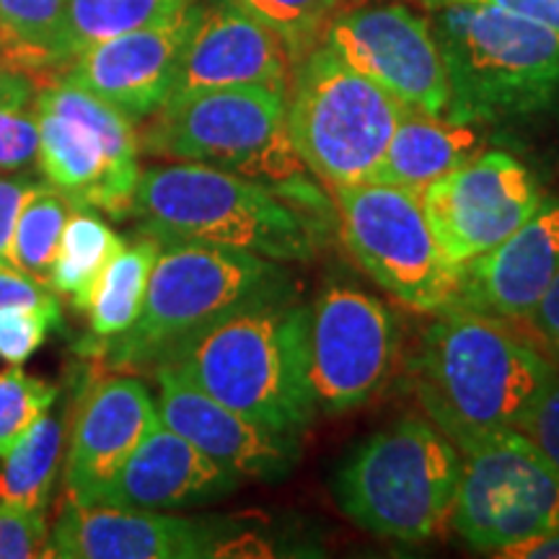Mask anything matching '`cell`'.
Returning <instances> with one entry per match:
<instances>
[{"mask_svg": "<svg viewBox=\"0 0 559 559\" xmlns=\"http://www.w3.org/2000/svg\"><path fill=\"white\" fill-rule=\"evenodd\" d=\"M66 0H0V62L41 83L62 68Z\"/></svg>", "mask_w": 559, "mask_h": 559, "instance_id": "24", "label": "cell"}, {"mask_svg": "<svg viewBox=\"0 0 559 559\" xmlns=\"http://www.w3.org/2000/svg\"><path fill=\"white\" fill-rule=\"evenodd\" d=\"M66 423L50 409L3 456L0 502L26 510H47L60 464L66 459Z\"/></svg>", "mask_w": 559, "mask_h": 559, "instance_id": "26", "label": "cell"}, {"mask_svg": "<svg viewBox=\"0 0 559 559\" xmlns=\"http://www.w3.org/2000/svg\"><path fill=\"white\" fill-rule=\"evenodd\" d=\"M515 430H521L559 472V366Z\"/></svg>", "mask_w": 559, "mask_h": 559, "instance_id": "34", "label": "cell"}, {"mask_svg": "<svg viewBox=\"0 0 559 559\" xmlns=\"http://www.w3.org/2000/svg\"><path fill=\"white\" fill-rule=\"evenodd\" d=\"M555 370L515 324L449 306L425 332L417 394L445 436L519 428Z\"/></svg>", "mask_w": 559, "mask_h": 559, "instance_id": "4", "label": "cell"}, {"mask_svg": "<svg viewBox=\"0 0 559 559\" xmlns=\"http://www.w3.org/2000/svg\"><path fill=\"white\" fill-rule=\"evenodd\" d=\"M230 534L234 526L228 521L66 500L52 526L50 555L62 559H198L221 555Z\"/></svg>", "mask_w": 559, "mask_h": 559, "instance_id": "16", "label": "cell"}, {"mask_svg": "<svg viewBox=\"0 0 559 559\" xmlns=\"http://www.w3.org/2000/svg\"><path fill=\"white\" fill-rule=\"evenodd\" d=\"M440 251L464 267L508 239L544 202L526 164L506 151H479L419 194Z\"/></svg>", "mask_w": 559, "mask_h": 559, "instance_id": "14", "label": "cell"}, {"mask_svg": "<svg viewBox=\"0 0 559 559\" xmlns=\"http://www.w3.org/2000/svg\"><path fill=\"white\" fill-rule=\"evenodd\" d=\"M461 459L432 419L402 417L368 436L342 461L337 508L370 536L428 542L451 523Z\"/></svg>", "mask_w": 559, "mask_h": 559, "instance_id": "7", "label": "cell"}, {"mask_svg": "<svg viewBox=\"0 0 559 559\" xmlns=\"http://www.w3.org/2000/svg\"><path fill=\"white\" fill-rule=\"evenodd\" d=\"M528 326V332L549 349L555 358H559V275L555 283L549 285V290L544 293V298L536 304V309L528 313V319L523 321Z\"/></svg>", "mask_w": 559, "mask_h": 559, "instance_id": "37", "label": "cell"}, {"mask_svg": "<svg viewBox=\"0 0 559 559\" xmlns=\"http://www.w3.org/2000/svg\"><path fill=\"white\" fill-rule=\"evenodd\" d=\"M290 75L293 60L283 39L230 0H215L200 3L166 102L234 86L288 91Z\"/></svg>", "mask_w": 559, "mask_h": 559, "instance_id": "18", "label": "cell"}, {"mask_svg": "<svg viewBox=\"0 0 559 559\" xmlns=\"http://www.w3.org/2000/svg\"><path fill=\"white\" fill-rule=\"evenodd\" d=\"M198 13L200 0H194L156 24L99 41L75 55L58 79L91 91L132 122L148 120L169 99Z\"/></svg>", "mask_w": 559, "mask_h": 559, "instance_id": "15", "label": "cell"}, {"mask_svg": "<svg viewBox=\"0 0 559 559\" xmlns=\"http://www.w3.org/2000/svg\"><path fill=\"white\" fill-rule=\"evenodd\" d=\"M34 99H0V171H24L37 164L39 124Z\"/></svg>", "mask_w": 559, "mask_h": 559, "instance_id": "32", "label": "cell"}, {"mask_svg": "<svg viewBox=\"0 0 559 559\" xmlns=\"http://www.w3.org/2000/svg\"><path fill=\"white\" fill-rule=\"evenodd\" d=\"M45 185V179L39 181L24 174L0 177V267H11V241L21 210Z\"/></svg>", "mask_w": 559, "mask_h": 559, "instance_id": "35", "label": "cell"}, {"mask_svg": "<svg viewBox=\"0 0 559 559\" xmlns=\"http://www.w3.org/2000/svg\"><path fill=\"white\" fill-rule=\"evenodd\" d=\"M39 124L41 179L70 205L124 221L140 181L135 122L66 79L37 83L32 102Z\"/></svg>", "mask_w": 559, "mask_h": 559, "instance_id": "9", "label": "cell"}, {"mask_svg": "<svg viewBox=\"0 0 559 559\" xmlns=\"http://www.w3.org/2000/svg\"><path fill=\"white\" fill-rule=\"evenodd\" d=\"M241 481L194 449L190 440L158 423L94 506L174 513L228 498Z\"/></svg>", "mask_w": 559, "mask_h": 559, "instance_id": "21", "label": "cell"}, {"mask_svg": "<svg viewBox=\"0 0 559 559\" xmlns=\"http://www.w3.org/2000/svg\"><path fill=\"white\" fill-rule=\"evenodd\" d=\"M158 251L160 241L143 236L135 243H124L102 272L86 309L94 342L120 337L135 324Z\"/></svg>", "mask_w": 559, "mask_h": 559, "instance_id": "25", "label": "cell"}, {"mask_svg": "<svg viewBox=\"0 0 559 559\" xmlns=\"http://www.w3.org/2000/svg\"><path fill=\"white\" fill-rule=\"evenodd\" d=\"M122 247V236H117L96 210L73 205L55 251L47 285L60 296H68L75 309L86 311L102 272Z\"/></svg>", "mask_w": 559, "mask_h": 559, "instance_id": "23", "label": "cell"}, {"mask_svg": "<svg viewBox=\"0 0 559 559\" xmlns=\"http://www.w3.org/2000/svg\"><path fill=\"white\" fill-rule=\"evenodd\" d=\"M62 309L9 306L0 309V360L24 366L45 345L47 334L60 330Z\"/></svg>", "mask_w": 559, "mask_h": 559, "instance_id": "31", "label": "cell"}, {"mask_svg": "<svg viewBox=\"0 0 559 559\" xmlns=\"http://www.w3.org/2000/svg\"><path fill=\"white\" fill-rule=\"evenodd\" d=\"M130 218L160 243H215L275 262H309L324 239L317 210L262 181L190 160L140 171Z\"/></svg>", "mask_w": 559, "mask_h": 559, "instance_id": "2", "label": "cell"}, {"mask_svg": "<svg viewBox=\"0 0 559 559\" xmlns=\"http://www.w3.org/2000/svg\"><path fill=\"white\" fill-rule=\"evenodd\" d=\"M296 296L283 262L215 243H160L135 324L81 353L117 373L156 370L171 349L264 300Z\"/></svg>", "mask_w": 559, "mask_h": 559, "instance_id": "3", "label": "cell"}, {"mask_svg": "<svg viewBox=\"0 0 559 559\" xmlns=\"http://www.w3.org/2000/svg\"><path fill=\"white\" fill-rule=\"evenodd\" d=\"M158 423L156 396L135 376L111 370L91 381L75 407L62 459L68 500L94 506Z\"/></svg>", "mask_w": 559, "mask_h": 559, "instance_id": "17", "label": "cell"}, {"mask_svg": "<svg viewBox=\"0 0 559 559\" xmlns=\"http://www.w3.org/2000/svg\"><path fill=\"white\" fill-rule=\"evenodd\" d=\"M443 52L453 122L498 124L559 102V34L485 3L428 5Z\"/></svg>", "mask_w": 559, "mask_h": 559, "instance_id": "5", "label": "cell"}, {"mask_svg": "<svg viewBox=\"0 0 559 559\" xmlns=\"http://www.w3.org/2000/svg\"><path fill=\"white\" fill-rule=\"evenodd\" d=\"M400 349L394 311L368 290L330 283L309 306V379L317 412L345 415L373 400Z\"/></svg>", "mask_w": 559, "mask_h": 559, "instance_id": "12", "label": "cell"}, {"mask_svg": "<svg viewBox=\"0 0 559 559\" xmlns=\"http://www.w3.org/2000/svg\"><path fill=\"white\" fill-rule=\"evenodd\" d=\"M190 3L194 0H66L60 39L62 68L88 47L156 24Z\"/></svg>", "mask_w": 559, "mask_h": 559, "instance_id": "27", "label": "cell"}, {"mask_svg": "<svg viewBox=\"0 0 559 559\" xmlns=\"http://www.w3.org/2000/svg\"><path fill=\"white\" fill-rule=\"evenodd\" d=\"M262 21L288 47L293 68L321 41L326 24L345 0H230Z\"/></svg>", "mask_w": 559, "mask_h": 559, "instance_id": "29", "label": "cell"}, {"mask_svg": "<svg viewBox=\"0 0 559 559\" xmlns=\"http://www.w3.org/2000/svg\"><path fill=\"white\" fill-rule=\"evenodd\" d=\"M160 425L179 432L241 479H283L298 461V438L280 436L205 394L169 366L153 370Z\"/></svg>", "mask_w": 559, "mask_h": 559, "instance_id": "19", "label": "cell"}, {"mask_svg": "<svg viewBox=\"0 0 559 559\" xmlns=\"http://www.w3.org/2000/svg\"><path fill=\"white\" fill-rule=\"evenodd\" d=\"M9 306H37V309H60L55 290L41 280L13 267H0V309Z\"/></svg>", "mask_w": 559, "mask_h": 559, "instance_id": "36", "label": "cell"}, {"mask_svg": "<svg viewBox=\"0 0 559 559\" xmlns=\"http://www.w3.org/2000/svg\"><path fill=\"white\" fill-rule=\"evenodd\" d=\"M404 115L394 96L317 45L293 68L288 135L311 177L326 190L362 185Z\"/></svg>", "mask_w": 559, "mask_h": 559, "instance_id": "8", "label": "cell"}, {"mask_svg": "<svg viewBox=\"0 0 559 559\" xmlns=\"http://www.w3.org/2000/svg\"><path fill=\"white\" fill-rule=\"evenodd\" d=\"M160 366L280 436L298 438L317 417L309 379V306L296 304V296L230 313L181 342Z\"/></svg>", "mask_w": 559, "mask_h": 559, "instance_id": "1", "label": "cell"}, {"mask_svg": "<svg viewBox=\"0 0 559 559\" xmlns=\"http://www.w3.org/2000/svg\"><path fill=\"white\" fill-rule=\"evenodd\" d=\"M495 557L506 559H559V526L547 531V534L531 536L519 544L500 549Z\"/></svg>", "mask_w": 559, "mask_h": 559, "instance_id": "39", "label": "cell"}, {"mask_svg": "<svg viewBox=\"0 0 559 559\" xmlns=\"http://www.w3.org/2000/svg\"><path fill=\"white\" fill-rule=\"evenodd\" d=\"M332 198L342 243L379 288L417 313L453 306L461 270L440 251L415 192L362 181L332 190Z\"/></svg>", "mask_w": 559, "mask_h": 559, "instance_id": "11", "label": "cell"}, {"mask_svg": "<svg viewBox=\"0 0 559 559\" xmlns=\"http://www.w3.org/2000/svg\"><path fill=\"white\" fill-rule=\"evenodd\" d=\"M461 469L449 526L481 555L559 526V472L515 428L459 430Z\"/></svg>", "mask_w": 559, "mask_h": 559, "instance_id": "10", "label": "cell"}, {"mask_svg": "<svg viewBox=\"0 0 559 559\" xmlns=\"http://www.w3.org/2000/svg\"><path fill=\"white\" fill-rule=\"evenodd\" d=\"M140 132V151L262 181L300 205H326L288 135V91L234 86L166 102Z\"/></svg>", "mask_w": 559, "mask_h": 559, "instance_id": "6", "label": "cell"}, {"mask_svg": "<svg viewBox=\"0 0 559 559\" xmlns=\"http://www.w3.org/2000/svg\"><path fill=\"white\" fill-rule=\"evenodd\" d=\"M559 275V200L544 198L526 223L461 267L453 306L523 324Z\"/></svg>", "mask_w": 559, "mask_h": 559, "instance_id": "20", "label": "cell"}, {"mask_svg": "<svg viewBox=\"0 0 559 559\" xmlns=\"http://www.w3.org/2000/svg\"><path fill=\"white\" fill-rule=\"evenodd\" d=\"M52 528L45 510L0 502V559H34L50 555Z\"/></svg>", "mask_w": 559, "mask_h": 559, "instance_id": "33", "label": "cell"}, {"mask_svg": "<svg viewBox=\"0 0 559 559\" xmlns=\"http://www.w3.org/2000/svg\"><path fill=\"white\" fill-rule=\"evenodd\" d=\"M319 45L330 47L342 62L394 96L404 109L436 117L449 111V73L428 13L402 3L340 9Z\"/></svg>", "mask_w": 559, "mask_h": 559, "instance_id": "13", "label": "cell"}, {"mask_svg": "<svg viewBox=\"0 0 559 559\" xmlns=\"http://www.w3.org/2000/svg\"><path fill=\"white\" fill-rule=\"evenodd\" d=\"M58 402V386L29 376L21 366L0 370V459Z\"/></svg>", "mask_w": 559, "mask_h": 559, "instance_id": "30", "label": "cell"}, {"mask_svg": "<svg viewBox=\"0 0 559 559\" xmlns=\"http://www.w3.org/2000/svg\"><path fill=\"white\" fill-rule=\"evenodd\" d=\"M73 205L45 185L21 210L11 241V267L47 283L55 262L62 228L70 218Z\"/></svg>", "mask_w": 559, "mask_h": 559, "instance_id": "28", "label": "cell"}, {"mask_svg": "<svg viewBox=\"0 0 559 559\" xmlns=\"http://www.w3.org/2000/svg\"><path fill=\"white\" fill-rule=\"evenodd\" d=\"M440 3H485L495 5V9H506L526 16L536 24L547 26L555 34H559V0H423V5H440Z\"/></svg>", "mask_w": 559, "mask_h": 559, "instance_id": "38", "label": "cell"}, {"mask_svg": "<svg viewBox=\"0 0 559 559\" xmlns=\"http://www.w3.org/2000/svg\"><path fill=\"white\" fill-rule=\"evenodd\" d=\"M479 151H485L479 124L404 109L370 181L402 187L419 198L432 181L466 164Z\"/></svg>", "mask_w": 559, "mask_h": 559, "instance_id": "22", "label": "cell"}]
</instances>
